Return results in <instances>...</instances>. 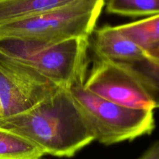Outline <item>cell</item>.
<instances>
[{
	"label": "cell",
	"instance_id": "obj_1",
	"mask_svg": "<svg viewBox=\"0 0 159 159\" xmlns=\"http://www.w3.org/2000/svg\"><path fill=\"white\" fill-rule=\"evenodd\" d=\"M0 127L24 137L46 155L71 158L94 141L69 90L61 87L32 108L0 117Z\"/></svg>",
	"mask_w": 159,
	"mask_h": 159
},
{
	"label": "cell",
	"instance_id": "obj_2",
	"mask_svg": "<svg viewBox=\"0 0 159 159\" xmlns=\"http://www.w3.org/2000/svg\"><path fill=\"white\" fill-rule=\"evenodd\" d=\"M85 76L68 89L94 141L109 146L152 134L154 110L124 107L96 96L84 86Z\"/></svg>",
	"mask_w": 159,
	"mask_h": 159
},
{
	"label": "cell",
	"instance_id": "obj_3",
	"mask_svg": "<svg viewBox=\"0 0 159 159\" xmlns=\"http://www.w3.org/2000/svg\"><path fill=\"white\" fill-rule=\"evenodd\" d=\"M107 0H77L48 12L0 25V37L55 43L88 37L94 31Z\"/></svg>",
	"mask_w": 159,
	"mask_h": 159
},
{
	"label": "cell",
	"instance_id": "obj_4",
	"mask_svg": "<svg viewBox=\"0 0 159 159\" xmlns=\"http://www.w3.org/2000/svg\"><path fill=\"white\" fill-rule=\"evenodd\" d=\"M59 88L29 65L0 53V117L26 111Z\"/></svg>",
	"mask_w": 159,
	"mask_h": 159
},
{
	"label": "cell",
	"instance_id": "obj_5",
	"mask_svg": "<svg viewBox=\"0 0 159 159\" xmlns=\"http://www.w3.org/2000/svg\"><path fill=\"white\" fill-rule=\"evenodd\" d=\"M84 86L96 96L124 107L155 110L147 90L125 64L99 58L85 76Z\"/></svg>",
	"mask_w": 159,
	"mask_h": 159
},
{
	"label": "cell",
	"instance_id": "obj_6",
	"mask_svg": "<svg viewBox=\"0 0 159 159\" xmlns=\"http://www.w3.org/2000/svg\"><path fill=\"white\" fill-rule=\"evenodd\" d=\"M89 44L88 37L41 43L22 63L30 66L57 86L68 89L86 75Z\"/></svg>",
	"mask_w": 159,
	"mask_h": 159
},
{
	"label": "cell",
	"instance_id": "obj_7",
	"mask_svg": "<svg viewBox=\"0 0 159 159\" xmlns=\"http://www.w3.org/2000/svg\"><path fill=\"white\" fill-rule=\"evenodd\" d=\"M92 35L93 48L100 59L130 64L146 56L145 51L126 37L117 26H104Z\"/></svg>",
	"mask_w": 159,
	"mask_h": 159
},
{
	"label": "cell",
	"instance_id": "obj_8",
	"mask_svg": "<svg viewBox=\"0 0 159 159\" xmlns=\"http://www.w3.org/2000/svg\"><path fill=\"white\" fill-rule=\"evenodd\" d=\"M77 0H0V25L39 15Z\"/></svg>",
	"mask_w": 159,
	"mask_h": 159
},
{
	"label": "cell",
	"instance_id": "obj_9",
	"mask_svg": "<svg viewBox=\"0 0 159 159\" xmlns=\"http://www.w3.org/2000/svg\"><path fill=\"white\" fill-rule=\"evenodd\" d=\"M37 145L16 133L0 127V159H42Z\"/></svg>",
	"mask_w": 159,
	"mask_h": 159
},
{
	"label": "cell",
	"instance_id": "obj_10",
	"mask_svg": "<svg viewBox=\"0 0 159 159\" xmlns=\"http://www.w3.org/2000/svg\"><path fill=\"white\" fill-rule=\"evenodd\" d=\"M117 27L145 52L159 45V14Z\"/></svg>",
	"mask_w": 159,
	"mask_h": 159
},
{
	"label": "cell",
	"instance_id": "obj_11",
	"mask_svg": "<svg viewBox=\"0 0 159 159\" xmlns=\"http://www.w3.org/2000/svg\"><path fill=\"white\" fill-rule=\"evenodd\" d=\"M127 65L143 84L153 101L155 109L159 108V61L147 55Z\"/></svg>",
	"mask_w": 159,
	"mask_h": 159
},
{
	"label": "cell",
	"instance_id": "obj_12",
	"mask_svg": "<svg viewBox=\"0 0 159 159\" xmlns=\"http://www.w3.org/2000/svg\"><path fill=\"white\" fill-rule=\"evenodd\" d=\"M109 13L124 16H151L159 14V0H107Z\"/></svg>",
	"mask_w": 159,
	"mask_h": 159
},
{
	"label": "cell",
	"instance_id": "obj_13",
	"mask_svg": "<svg viewBox=\"0 0 159 159\" xmlns=\"http://www.w3.org/2000/svg\"><path fill=\"white\" fill-rule=\"evenodd\" d=\"M137 159H159V140L154 142Z\"/></svg>",
	"mask_w": 159,
	"mask_h": 159
},
{
	"label": "cell",
	"instance_id": "obj_14",
	"mask_svg": "<svg viewBox=\"0 0 159 159\" xmlns=\"http://www.w3.org/2000/svg\"><path fill=\"white\" fill-rule=\"evenodd\" d=\"M146 55L150 58L159 61V45L146 51Z\"/></svg>",
	"mask_w": 159,
	"mask_h": 159
}]
</instances>
